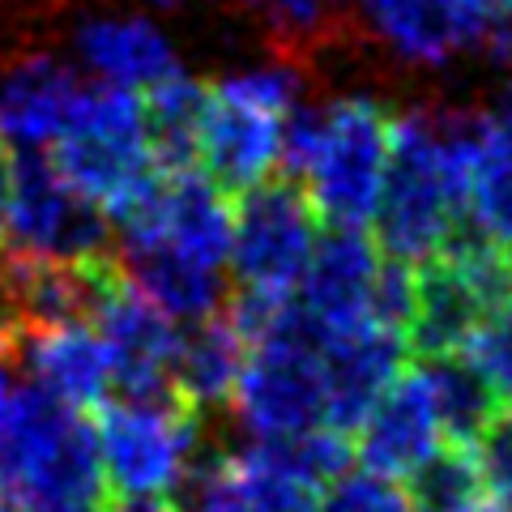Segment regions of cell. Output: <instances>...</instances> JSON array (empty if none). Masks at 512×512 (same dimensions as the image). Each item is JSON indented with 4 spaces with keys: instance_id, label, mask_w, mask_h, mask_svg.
I'll list each match as a JSON object with an SVG mask.
<instances>
[{
    "instance_id": "cell-1",
    "label": "cell",
    "mask_w": 512,
    "mask_h": 512,
    "mask_svg": "<svg viewBox=\"0 0 512 512\" xmlns=\"http://www.w3.org/2000/svg\"><path fill=\"white\" fill-rule=\"evenodd\" d=\"M483 111H410L393 116L389 167L372 214L376 248L389 261L423 265L440 256L461 222L470 150Z\"/></svg>"
},
{
    "instance_id": "cell-2",
    "label": "cell",
    "mask_w": 512,
    "mask_h": 512,
    "mask_svg": "<svg viewBox=\"0 0 512 512\" xmlns=\"http://www.w3.org/2000/svg\"><path fill=\"white\" fill-rule=\"evenodd\" d=\"M393 111L350 94L325 107H295L282 124V175L303 184L329 227H367L389 167Z\"/></svg>"
},
{
    "instance_id": "cell-3",
    "label": "cell",
    "mask_w": 512,
    "mask_h": 512,
    "mask_svg": "<svg viewBox=\"0 0 512 512\" xmlns=\"http://www.w3.org/2000/svg\"><path fill=\"white\" fill-rule=\"evenodd\" d=\"M111 487L86 410L43 389L13 393L0 431V512H103Z\"/></svg>"
},
{
    "instance_id": "cell-4",
    "label": "cell",
    "mask_w": 512,
    "mask_h": 512,
    "mask_svg": "<svg viewBox=\"0 0 512 512\" xmlns=\"http://www.w3.org/2000/svg\"><path fill=\"white\" fill-rule=\"evenodd\" d=\"M52 167L107 218L128 214L158 180V163L146 133V107L137 90L86 86L73 120L52 141Z\"/></svg>"
},
{
    "instance_id": "cell-5",
    "label": "cell",
    "mask_w": 512,
    "mask_h": 512,
    "mask_svg": "<svg viewBox=\"0 0 512 512\" xmlns=\"http://www.w3.org/2000/svg\"><path fill=\"white\" fill-rule=\"evenodd\" d=\"M295 107L299 73L291 64H261V69L222 77L205 99L197 163L231 197L269 180L282 158V124Z\"/></svg>"
},
{
    "instance_id": "cell-6",
    "label": "cell",
    "mask_w": 512,
    "mask_h": 512,
    "mask_svg": "<svg viewBox=\"0 0 512 512\" xmlns=\"http://www.w3.org/2000/svg\"><path fill=\"white\" fill-rule=\"evenodd\" d=\"M227 402L256 440H291L325 423V363L320 333L291 303L265 338L248 342V359Z\"/></svg>"
},
{
    "instance_id": "cell-7",
    "label": "cell",
    "mask_w": 512,
    "mask_h": 512,
    "mask_svg": "<svg viewBox=\"0 0 512 512\" xmlns=\"http://www.w3.org/2000/svg\"><path fill=\"white\" fill-rule=\"evenodd\" d=\"M94 440L107 487L116 495H163L180 491L192 470L197 410L180 397H120L94 414Z\"/></svg>"
},
{
    "instance_id": "cell-8",
    "label": "cell",
    "mask_w": 512,
    "mask_h": 512,
    "mask_svg": "<svg viewBox=\"0 0 512 512\" xmlns=\"http://www.w3.org/2000/svg\"><path fill=\"white\" fill-rule=\"evenodd\" d=\"M316 235H320V214L308 201L303 184H295L291 175L244 188L235 205L231 256H227L239 291L278 295V299L295 295Z\"/></svg>"
},
{
    "instance_id": "cell-9",
    "label": "cell",
    "mask_w": 512,
    "mask_h": 512,
    "mask_svg": "<svg viewBox=\"0 0 512 512\" xmlns=\"http://www.w3.org/2000/svg\"><path fill=\"white\" fill-rule=\"evenodd\" d=\"M5 248L52 261H94L107 256V214L60 180L52 158L22 150L13 158V192L5 210Z\"/></svg>"
},
{
    "instance_id": "cell-10",
    "label": "cell",
    "mask_w": 512,
    "mask_h": 512,
    "mask_svg": "<svg viewBox=\"0 0 512 512\" xmlns=\"http://www.w3.org/2000/svg\"><path fill=\"white\" fill-rule=\"evenodd\" d=\"M86 320L107 346L111 380L124 397H175L171 363L180 329L120 274L116 256H107Z\"/></svg>"
},
{
    "instance_id": "cell-11",
    "label": "cell",
    "mask_w": 512,
    "mask_h": 512,
    "mask_svg": "<svg viewBox=\"0 0 512 512\" xmlns=\"http://www.w3.org/2000/svg\"><path fill=\"white\" fill-rule=\"evenodd\" d=\"M320 333V329H316ZM410 346L397 329L376 320H359L350 329L320 333V363H325V427L355 436L363 414L376 397L406 372Z\"/></svg>"
},
{
    "instance_id": "cell-12",
    "label": "cell",
    "mask_w": 512,
    "mask_h": 512,
    "mask_svg": "<svg viewBox=\"0 0 512 512\" xmlns=\"http://www.w3.org/2000/svg\"><path fill=\"white\" fill-rule=\"evenodd\" d=\"M384 252L363 227H329L316 235L312 256L299 274V312L320 333L350 329L359 320H372V286L380 274Z\"/></svg>"
},
{
    "instance_id": "cell-13",
    "label": "cell",
    "mask_w": 512,
    "mask_h": 512,
    "mask_svg": "<svg viewBox=\"0 0 512 512\" xmlns=\"http://www.w3.org/2000/svg\"><path fill=\"white\" fill-rule=\"evenodd\" d=\"M9 355L35 380V389L52 393L73 410H99L116 380H111V355L90 320H56V325L26 329L9 342Z\"/></svg>"
},
{
    "instance_id": "cell-14",
    "label": "cell",
    "mask_w": 512,
    "mask_h": 512,
    "mask_svg": "<svg viewBox=\"0 0 512 512\" xmlns=\"http://www.w3.org/2000/svg\"><path fill=\"white\" fill-rule=\"evenodd\" d=\"M355 457L363 461V470L384 474V478H410L423 461L444 444L440 419L431 410L427 384L414 372H402L389 389L376 397V406L363 414V423L355 427Z\"/></svg>"
},
{
    "instance_id": "cell-15",
    "label": "cell",
    "mask_w": 512,
    "mask_h": 512,
    "mask_svg": "<svg viewBox=\"0 0 512 512\" xmlns=\"http://www.w3.org/2000/svg\"><path fill=\"white\" fill-rule=\"evenodd\" d=\"M86 82L52 56H26L0 77V137L18 150H47L73 120Z\"/></svg>"
},
{
    "instance_id": "cell-16",
    "label": "cell",
    "mask_w": 512,
    "mask_h": 512,
    "mask_svg": "<svg viewBox=\"0 0 512 512\" xmlns=\"http://www.w3.org/2000/svg\"><path fill=\"white\" fill-rule=\"evenodd\" d=\"M77 56L103 86L120 90H150L154 82L180 73L171 39L146 18L133 13H107V18H86L77 26Z\"/></svg>"
},
{
    "instance_id": "cell-17",
    "label": "cell",
    "mask_w": 512,
    "mask_h": 512,
    "mask_svg": "<svg viewBox=\"0 0 512 512\" xmlns=\"http://www.w3.org/2000/svg\"><path fill=\"white\" fill-rule=\"evenodd\" d=\"M244 359H248V338L231 325L227 312L192 320L188 333H180L175 363H171L175 397L192 410L222 406L235 389Z\"/></svg>"
},
{
    "instance_id": "cell-18",
    "label": "cell",
    "mask_w": 512,
    "mask_h": 512,
    "mask_svg": "<svg viewBox=\"0 0 512 512\" xmlns=\"http://www.w3.org/2000/svg\"><path fill=\"white\" fill-rule=\"evenodd\" d=\"M461 227L512 252V141L491 124L487 111L461 188Z\"/></svg>"
},
{
    "instance_id": "cell-19",
    "label": "cell",
    "mask_w": 512,
    "mask_h": 512,
    "mask_svg": "<svg viewBox=\"0 0 512 512\" xmlns=\"http://www.w3.org/2000/svg\"><path fill=\"white\" fill-rule=\"evenodd\" d=\"M205 99L210 86L188 77L184 69L163 77L146 90V133H150V150L158 171H184L197 167V137H201V120H205Z\"/></svg>"
},
{
    "instance_id": "cell-20",
    "label": "cell",
    "mask_w": 512,
    "mask_h": 512,
    "mask_svg": "<svg viewBox=\"0 0 512 512\" xmlns=\"http://www.w3.org/2000/svg\"><path fill=\"white\" fill-rule=\"evenodd\" d=\"M419 376L427 384L431 410L440 419L444 444H466L474 448V440L487 431V423L500 410V397L491 393V384L466 363L461 350L453 355H431L419 363Z\"/></svg>"
},
{
    "instance_id": "cell-21",
    "label": "cell",
    "mask_w": 512,
    "mask_h": 512,
    "mask_svg": "<svg viewBox=\"0 0 512 512\" xmlns=\"http://www.w3.org/2000/svg\"><path fill=\"white\" fill-rule=\"evenodd\" d=\"M235 512H320V487L303 478L274 440H256L227 457Z\"/></svg>"
},
{
    "instance_id": "cell-22",
    "label": "cell",
    "mask_w": 512,
    "mask_h": 512,
    "mask_svg": "<svg viewBox=\"0 0 512 512\" xmlns=\"http://www.w3.org/2000/svg\"><path fill=\"white\" fill-rule=\"evenodd\" d=\"M406 483L414 512H466L483 500V474L466 444H440Z\"/></svg>"
},
{
    "instance_id": "cell-23",
    "label": "cell",
    "mask_w": 512,
    "mask_h": 512,
    "mask_svg": "<svg viewBox=\"0 0 512 512\" xmlns=\"http://www.w3.org/2000/svg\"><path fill=\"white\" fill-rule=\"evenodd\" d=\"M461 355L491 384L500 406H512V291L483 312L470 338L461 342Z\"/></svg>"
},
{
    "instance_id": "cell-24",
    "label": "cell",
    "mask_w": 512,
    "mask_h": 512,
    "mask_svg": "<svg viewBox=\"0 0 512 512\" xmlns=\"http://www.w3.org/2000/svg\"><path fill=\"white\" fill-rule=\"evenodd\" d=\"M320 512H414L406 487L384 474H338L320 495Z\"/></svg>"
},
{
    "instance_id": "cell-25",
    "label": "cell",
    "mask_w": 512,
    "mask_h": 512,
    "mask_svg": "<svg viewBox=\"0 0 512 512\" xmlns=\"http://www.w3.org/2000/svg\"><path fill=\"white\" fill-rule=\"evenodd\" d=\"M248 5L261 13L269 35L295 39V43H308L316 35H325L342 13V0H248Z\"/></svg>"
},
{
    "instance_id": "cell-26",
    "label": "cell",
    "mask_w": 512,
    "mask_h": 512,
    "mask_svg": "<svg viewBox=\"0 0 512 512\" xmlns=\"http://www.w3.org/2000/svg\"><path fill=\"white\" fill-rule=\"evenodd\" d=\"M474 461L483 474V491L512 508V406H500L487 431L474 440Z\"/></svg>"
},
{
    "instance_id": "cell-27",
    "label": "cell",
    "mask_w": 512,
    "mask_h": 512,
    "mask_svg": "<svg viewBox=\"0 0 512 512\" xmlns=\"http://www.w3.org/2000/svg\"><path fill=\"white\" fill-rule=\"evenodd\" d=\"M103 512H180V508L163 500V495H120V500H111Z\"/></svg>"
},
{
    "instance_id": "cell-28",
    "label": "cell",
    "mask_w": 512,
    "mask_h": 512,
    "mask_svg": "<svg viewBox=\"0 0 512 512\" xmlns=\"http://www.w3.org/2000/svg\"><path fill=\"white\" fill-rule=\"evenodd\" d=\"M13 355L5 346H0V431H5V423H9V410H13Z\"/></svg>"
},
{
    "instance_id": "cell-29",
    "label": "cell",
    "mask_w": 512,
    "mask_h": 512,
    "mask_svg": "<svg viewBox=\"0 0 512 512\" xmlns=\"http://www.w3.org/2000/svg\"><path fill=\"white\" fill-rule=\"evenodd\" d=\"M9 192H13V150L0 137V227H5V210H9Z\"/></svg>"
},
{
    "instance_id": "cell-30",
    "label": "cell",
    "mask_w": 512,
    "mask_h": 512,
    "mask_svg": "<svg viewBox=\"0 0 512 512\" xmlns=\"http://www.w3.org/2000/svg\"><path fill=\"white\" fill-rule=\"evenodd\" d=\"M487 116H491V124L500 128V133L512 141V82L504 86V94H500V99H495V107L487 111Z\"/></svg>"
},
{
    "instance_id": "cell-31",
    "label": "cell",
    "mask_w": 512,
    "mask_h": 512,
    "mask_svg": "<svg viewBox=\"0 0 512 512\" xmlns=\"http://www.w3.org/2000/svg\"><path fill=\"white\" fill-rule=\"evenodd\" d=\"M466 512H512L508 504H500V500H478V504H470Z\"/></svg>"
},
{
    "instance_id": "cell-32",
    "label": "cell",
    "mask_w": 512,
    "mask_h": 512,
    "mask_svg": "<svg viewBox=\"0 0 512 512\" xmlns=\"http://www.w3.org/2000/svg\"><path fill=\"white\" fill-rule=\"evenodd\" d=\"M158 5H184V0H158Z\"/></svg>"
},
{
    "instance_id": "cell-33",
    "label": "cell",
    "mask_w": 512,
    "mask_h": 512,
    "mask_svg": "<svg viewBox=\"0 0 512 512\" xmlns=\"http://www.w3.org/2000/svg\"><path fill=\"white\" fill-rule=\"evenodd\" d=\"M508 30H512V0H508Z\"/></svg>"
}]
</instances>
